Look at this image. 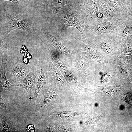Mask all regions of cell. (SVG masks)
Masks as SVG:
<instances>
[{
	"label": "cell",
	"instance_id": "e0dca14e",
	"mask_svg": "<svg viewBox=\"0 0 132 132\" xmlns=\"http://www.w3.org/2000/svg\"><path fill=\"white\" fill-rule=\"evenodd\" d=\"M80 114L69 111H64L61 112V117L63 119L72 118L78 116Z\"/></svg>",
	"mask_w": 132,
	"mask_h": 132
},
{
	"label": "cell",
	"instance_id": "3957f363",
	"mask_svg": "<svg viewBox=\"0 0 132 132\" xmlns=\"http://www.w3.org/2000/svg\"><path fill=\"white\" fill-rule=\"evenodd\" d=\"M105 37L104 35L99 34L93 37L94 43L98 49L103 54L109 58L113 56L117 51V46L112 39L108 37Z\"/></svg>",
	"mask_w": 132,
	"mask_h": 132
},
{
	"label": "cell",
	"instance_id": "ba28073f",
	"mask_svg": "<svg viewBox=\"0 0 132 132\" xmlns=\"http://www.w3.org/2000/svg\"><path fill=\"white\" fill-rule=\"evenodd\" d=\"M3 52L2 54V61L0 68V92L9 90L12 88L14 85L11 84L8 81L6 75V64L8 59L7 55Z\"/></svg>",
	"mask_w": 132,
	"mask_h": 132
},
{
	"label": "cell",
	"instance_id": "44dd1931",
	"mask_svg": "<svg viewBox=\"0 0 132 132\" xmlns=\"http://www.w3.org/2000/svg\"><path fill=\"white\" fill-rule=\"evenodd\" d=\"M10 1L13 2L16 6H18L21 2V0H4Z\"/></svg>",
	"mask_w": 132,
	"mask_h": 132
},
{
	"label": "cell",
	"instance_id": "5bb4252c",
	"mask_svg": "<svg viewBox=\"0 0 132 132\" xmlns=\"http://www.w3.org/2000/svg\"><path fill=\"white\" fill-rule=\"evenodd\" d=\"M92 65L91 62L81 56L77 57L75 61L76 68L80 71L84 72L88 67Z\"/></svg>",
	"mask_w": 132,
	"mask_h": 132
},
{
	"label": "cell",
	"instance_id": "9c48e42d",
	"mask_svg": "<svg viewBox=\"0 0 132 132\" xmlns=\"http://www.w3.org/2000/svg\"><path fill=\"white\" fill-rule=\"evenodd\" d=\"M57 94L53 91H42L40 99L36 105L35 108L38 111H41L47 108L57 97Z\"/></svg>",
	"mask_w": 132,
	"mask_h": 132
},
{
	"label": "cell",
	"instance_id": "5b68a950",
	"mask_svg": "<svg viewBox=\"0 0 132 132\" xmlns=\"http://www.w3.org/2000/svg\"><path fill=\"white\" fill-rule=\"evenodd\" d=\"M81 48L86 56L89 58L96 60L100 63H104L103 60H107L103 58L102 55L99 52L98 49H97L94 43L87 41V39L83 41L81 45Z\"/></svg>",
	"mask_w": 132,
	"mask_h": 132
},
{
	"label": "cell",
	"instance_id": "d6986e66",
	"mask_svg": "<svg viewBox=\"0 0 132 132\" xmlns=\"http://www.w3.org/2000/svg\"><path fill=\"white\" fill-rule=\"evenodd\" d=\"M110 77L109 73L104 74L101 77V82L102 83L108 82L110 80Z\"/></svg>",
	"mask_w": 132,
	"mask_h": 132
},
{
	"label": "cell",
	"instance_id": "52a82bcc",
	"mask_svg": "<svg viewBox=\"0 0 132 132\" xmlns=\"http://www.w3.org/2000/svg\"><path fill=\"white\" fill-rule=\"evenodd\" d=\"M40 74L37 82L35 84V88L33 99L34 104L39 93L44 86L48 83L49 78L47 74V68L44 63L41 61L40 64Z\"/></svg>",
	"mask_w": 132,
	"mask_h": 132
},
{
	"label": "cell",
	"instance_id": "6da1fadb",
	"mask_svg": "<svg viewBox=\"0 0 132 132\" xmlns=\"http://www.w3.org/2000/svg\"><path fill=\"white\" fill-rule=\"evenodd\" d=\"M61 24L64 28L69 27H74L80 32L83 41L86 39L85 34L87 26L80 13L79 10L68 7L62 8L59 12L56 20Z\"/></svg>",
	"mask_w": 132,
	"mask_h": 132
},
{
	"label": "cell",
	"instance_id": "9a60e30c",
	"mask_svg": "<svg viewBox=\"0 0 132 132\" xmlns=\"http://www.w3.org/2000/svg\"><path fill=\"white\" fill-rule=\"evenodd\" d=\"M0 131L1 132H14L16 131L12 122L5 118L0 116Z\"/></svg>",
	"mask_w": 132,
	"mask_h": 132
},
{
	"label": "cell",
	"instance_id": "7a4b0ae2",
	"mask_svg": "<svg viewBox=\"0 0 132 132\" xmlns=\"http://www.w3.org/2000/svg\"><path fill=\"white\" fill-rule=\"evenodd\" d=\"M30 21L11 12L5 13L3 26L0 30V42L5 41L8 34L12 30L19 29L33 34H36Z\"/></svg>",
	"mask_w": 132,
	"mask_h": 132
},
{
	"label": "cell",
	"instance_id": "8fae6325",
	"mask_svg": "<svg viewBox=\"0 0 132 132\" xmlns=\"http://www.w3.org/2000/svg\"><path fill=\"white\" fill-rule=\"evenodd\" d=\"M47 60L49 69L53 77L55 85L59 87L66 86V83L59 70L48 58Z\"/></svg>",
	"mask_w": 132,
	"mask_h": 132
},
{
	"label": "cell",
	"instance_id": "ac0fdd59",
	"mask_svg": "<svg viewBox=\"0 0 132 132\" xmlns=\"http://www.w3.org/2000/svg\"><path fill=\"white\" fill-rule=\"evenodd\" d=\"M120 33L123 38H125L129 36L132 32V27L130 26L127 27L121 31Z\"/></svg>",
	"mask_w": 132,
	"mask_h": 132
},
{
	"label": "cell",
	"instance_id": "4fadbf2b",
	"mask_svg": "<svg viewBox=\"0 0 132 132\" xmlns=\"http://www.w3.org/2000/svg\"><path fill=\"white\" fill-rule=\"evenodd\" d=\"M44 35L47 41L53 46L56 51L63 54H67L69 52L68 48L63 46L56 36L51 35L47 31L44 33Z\"/></svg>",
	"mask_w": 132,
	"mask_h": 132
},
{
	"label": "cell",
	"instance_id": "8992f818",
	"mask_svg": "<svg viewBox=\"0 0 132 132\" xmlns=\"http://www.w3.org/2000/svg\"><path fill=\"white\" fill-rule=\"evenodd\" d=\"M67 0H46L45 13L48 17L55 20L60 10L66 4Z\"/></svg>",
	"mask_w": 132,
	"mask_h": 132
},
{
	"label": "cell",
	"instance_id": "277c9868",
	"mask_svg": "<svg viewBox=\"0 0 132 132\" xmlns=\"http://www.w3.org/2000/svg\"><path fill=\"white\" fill-rule=\"evenodd\" d=\"M39 73V70L35 67H30L29 72L25 77L21 81L15 83L14 86L25 89L29 98H31L32 88L35 84L37 76Z\"/></svg>",
	"mask_w": 132,
	"mask_h": 132
},
{
	"label": "cell",
	"instance_id": "7402d4cb",
	"mask_svg": "<svg viewBox=\"0 0 132 132\" xmlns=\"http://www.w3.org/2000/svg\"><path fill=\"white\" fill-rule=\"evenodd\" d=\"M129 0L132 3V0Z\"/></svg>",
	"mask_w": 132,
	"mask_h": 132
},
{
	"label": "cell",
	"instance_id": "ffe728a7",
	"mask_svg": "<svg viewBox=\"0 0 132 132\" xmlns=\"http://www.w3.org/2000/svg\"><path fill=\"white\" fill-rule=\"evenodd\" d=\"M0 109L1 110L2 109L5 108L6 107V103L4 99L2 98L1 95L0 96Z\"/></svg>",
	"mask_w": 132,
	"mask_h": 132
},
{
	"label": "cell",
	"instance_id": "7c38bea8",
	"mask_svg": "<svg viewBox=\"0 0 132 132\" xmlns=\"http://www.w3.org/2000/svg\"><path fill=\"white\" fill-rule=\"evenodd\" d=\"M98 4L99 12L104 15L105 19H108V20L109 19L110 21H111L117 19L118 16H119L117 15L118 14L119 15V14L111 5L102 1Z\"/></svg>",
	"mask_w": 132,
	"mask_h": 132
},
{
	"label": "cell",
	"instance_id": "2e32d148",
	"mask_svg": "<svg viewBox=\"0 0 132 132\" xmlns=\"http://www.w3.org/2000/svg\"><path fill=\"white\" fill-rule=\"evenodd\" d=\"M111 5L115 8L116 11L119 15L121 14V12L123 11L122 6L121 4L118 0H109Z\"/></svg>",
	"mask_w": 132,
	"mask_h": 132
},
{
	"label": "cell",
	"instance_id": "30bf717a",
	"mask_svg": "<svg viewBox=\"0 0 132 132\" xmlns=\"http://www.w3.org/2000/svg\"><path fill=\"white\" fill-rule=\"evenodd\" d=\"M12 72L14 81L23 79L29 72L30 67L28 65L18 63L13 61L11 62Z\"/></svg>",
	"mask_w": 132,
	"mask_h": 132
}]
</instances>
